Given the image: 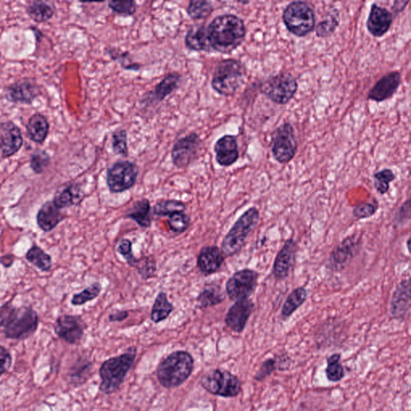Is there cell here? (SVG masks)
Returning a JSON list of instances; mask_svg holds the SVG:
<instances>
[{
  "label": "cell",
  "instance_id": "obj_10",
  "mask_svg": "<svg viewBox=\"0 0 411 411\" xmlns=\"http://www.w3.org/2000/svg\"><path fill=\"white\" fill-rule=\"evenodd\" d=\"M139 173L138 167L130 161H118L107 170L106 183L109 191L119 194L133 188Z\"/></svg>",
  "mask_w": 411,
  "mask_h": 411
},
{
  "label": "cell",
  "instance_id": "obj_13",
  "mask_svg": "<svg viewBox=\"0 0 411 411\" xmlns=\"http://www.w3.org/2000/svg\"><path fill=\"white\" fill-rule=\"evenodd\" d=\"M297 151L298 141L293 126L285 123L276 128L273 137L272 151L274 158L281 164L288 163L293 159Z\"/></svg>",
  "mask_w": 411,
  "mask_h": 411
},
{
  "label": "cell",
  "instance_id": "obj_39",
  "mask_svg": "<svg viewBox=\"0 0 411 411\" xmlns=\"http://www.w3.org/2000/svg\"><path fill=\"white\" fill-rule=\"evenodd\" d=\"M340 355L335 353L327 359L325 370L328 380L333 382L342 381L345 377V370L342 363L340 362Z\"/></svg>",
  "mask_w": 411,
  "mask_h": 411
},
{
  "label": "cell",
  "instance_id": "obj_45",
  "mask_svg": "<svg viewBox=\"0 0 411 411\" xmlns=\"http://www.w3.org/2000/svg\"><path fill=\"white\" fill-rule=\"evenodd\" d=\"M191 225V218L181 212L170 216L168 226L173 233L183 234L188 230Z\"/></svg>",
  "mask_w": 411,
  "mask_h": 411
},
{
  "label": "cell",
  "instance_id": "obj_38",
  "mask_svg": "<svg viewBox=\"0 0 411 411\" xmlns=\"http://www.w3.org/2000/svg\"><path fill=\"white\" fill-rule=\"evenodd\" d=\"M212 11H213V6L206 0H191L186 9L188 16L197 21L208 18Z\"/></svg>",
  "mask_w": 411,
  "mask_h": 411
},
{
  "label": "cell",
  "instance_id": "obj_31",
  "mask_svg": "<svg viewBox=\"0 0 411 411\" xmlns=\"http://www.w3.org/2000/svg\"><path fill=\"white\" fill-rule=\"evenodd\" d=\"M308 298V291L305 287L300 286L288 295L281 308L282 319L287 320L292 317L295 311L305 304Z\"/></svg>",
  "mask_w": 411,
  "mask_h": 411
},
{
  "label": "cell",
  "instance_id": "obj_34",
  "mask_svg": "<svg viewBox=\"0 0 411 411\" xmlns=\"http://www.w3.org/2000/svg\"><path fill=\"white\" fill-rule=\"evenodd\" d=\"M25 258L31 265H34L41 272L49 273L53 268V259L51 256L36 244L32 245L25 255Z\"/></svg>",
  "mask_w": 411,
  "mask_h": 411
},
{
  "label": "cell",
  "instance_id": "obj_47",
  "mask_svg": "<svg viewBox=\"0 0 411 411\" xmlns=\"http://www.w3.org/2000/svg\"><path fill=\"white\" fill-rule=\"evenodd\" d=\"M74 368L75 370L71 377L75 383L81 384L88 380L89 375L91 374L93 364L88 360H82L80 363L75 365Z\"/></svg>",
  "mask_w": 411,
  "mask_h": 411
},
{
  "label": "cell",
  "instance_id": "obj_3",
  "mask_svg": "<svg viewBox=\"0 0 411 411\" xmlns=\"http://www.w3.org/2000/svg\"><path fill=\"white\" fill-rule=\"evenodd\" d=\"M194 365V358L190 352L182 350L173 352L158 365V380L164 388L178 387L191 375Z\"/></svg>",
  "mask_w": 411,
  "mask_h": 411
},
{
  "label": "cell",
  "instance_id": "obj_1",
  "mask_svg": "<svg viewBox=\"0 0 411 411\" xmlns=\"http://www.w3.org/2000/svg\"><path fill=\"white\" fill-rule=\"evenodd\" d=\"M210 50L230 54L240 46L247 30L243 19L235 15L224 14L215 17L207 27Z\"/></svg>",
  "mask_w": 411,
  "mask_h": 411
},
{
  "label": "cell",
  "instance_id": "obj_11",
  "mask_svg": "<svg viewBox=\"0 0 411 411\" xmlns=\"http://www.w3.org/2000/svg\"><path fill=\"white\" fill-rule=\"evenodd\" d=\"M362 243V235L352 234L334 248L327 261V268L332 272H342L355 258Z\"/></svg>",
  "mask_w": 411,
  "mask_h": 411
},
{
  "label": "cell",
  "instance_id": "obj_12",
  "mask_svg": "<svg viewBox=\"0 0 411 411\" xmlns=\"http://www.w3.org/2000/svg\"><path fill=\"white\" fill-rule=\"evenodd\" d=\"M259 273L253 269L243 268L237 271L226 283V293L230 300L249 298L258 285Z\"/></svg>",
  "mask_w": 411,
  "mask_h": 411
},
{
  "label": "cell",
  "instance_id": "obj_17",
  "mask_svg": "<svg viewBox=\"0 0 411 411\" xmlns=\"http://www.w3.org/2000/svg\"><path fill=\"white\" fill-rule=\"evenodd\" d=\"M254 308L253 301L249 298L236 300L233 305L230 307L225 318V323L230 330L236 333H243Z\"/></svg>",
  "mask_w": 411,
  "mask_h": 411
},
{
  "label": "cell",
  "instance_id": "obj_23",
  "mask_svg": "<svg viewBox=\"0 0 411 411\" xmlns=\"http://www.w3.org/2000/svg\"><path fill=\"white\" fill-rule=\"evenodd\" d=\"M393 16L387 9L377 4H372L367 21L370 34L375 37L384 36L390 30Z\"/></svg>",
  "mask_w": 411,
  "mask_h": 411
},
{
  "label": "cell",
  "instance_id": "obj_40",
  "mask_svg": "<svg viewBox=\"0 0 411 411\" xmlns=\"http://www.w3.org/2000/svg\"><path fill=\"white\" fill-rule=\"evenodd\" d=\"M396 178L395 173L390 169H384L377 172L374 176V186L379 194H387L390 190V184Z\"/></svg>",
  "mask_w": 411,
  "mask_h": 411
},
{
  "label": "cell",
  "instance_id": "obj_48",
  "mask_svg": "<svg viewBox=\"0 0 411 411\" xmlns=\"http://www.w3.org/2000/svg\"><path fill=\"white\" fill-rule=\"evenodd\" d=\"M50 164L49 154L43 151H37L32 154L30 160L31 168L36 173H42Z\"/></svg>",
  "mask_w": 411,
  "mask_h": 411
},
{
  "label": "cell",
  "instance_id": "obj_27",
  "mask_svg": "<svg viewBox=\"0 0 411 411\" xmlns=\"http://www.w3.org/2000/svg\"><path fill=\"white\" fill-rule=\"evenodd\" d=\"M185 44L190 50L209 53L211 50L208 40L207 27L204 24L192 25L186 35Z\"/></svg>",
  "mask_w": 411,
  "mask_h": 411
},
{
  "label": "cell",
  "instance_id": "obj_24",
  "mask_svg": "<svg viewBox=\"0 0 411 411\" xmlns=\"http://www.w3.org/2000/svg\"><path fill=\"white\" fill-rule=\"evenodd\" d=\"M224 255L216 246L204 247L201 250L197 258V266L206 275L214 274L223 265Z\"/></svg>",
  "mask_w": 411,
  "mask_h": 411
},
{
  "label": "cell",
  "instance_id": "obj_25",
  "mask_svg": "<svg viewBox=\"0 0 411 411\" xmlns=\"http://www.w3.org/2000/svg\"><path fill=\"white\" fill-rule=\"evenodd\" d=\"M66 218L61 210L56 207L53 201H47L42 205L36 215L38 227L44 233H50Z\"/></svg>",
  "mask_w": 411,
  "mask_h": 411
},
{
  "label": "cell",
  "instance_id": "obj_15",
  "mask_svg": "<svg viewBox=\"0 0 411 411\" xmlns=\"http://www.w3.org/2000/svg\"><path fill=\"white\" fill-rule=\"evenodd\" d=\"M86 325L79 316L61 315L54 324V331L57 337L70 345L78 343L85 333Z\"/></svg>",
  "mask_w": 411,
  "mask_h": 411
},
{
  "label": "cell",
  "instance_id": "obj_16",
  "mask_svg": "<svg viewBox=\"0 0 411 411\" xmlns=\"http://www.w3.org/2000/svg\"><path fill=\"white\" fill-rule=\"evenodd\" d=\"M298 243L293 239L287 240L275 256L273 275L278 280H285L294 268L298 253Z\"/></svg>",
  "mask_w": 411,
  "mask_h": 411
},
{
  "label": "cell",
  "instance_id": "obj_33",
  "mask_svg": "<svg viewBox=\"0 0 411 411\" xmlns=\"http://www.w3.org/2000/svg\"><path fill=\"white\" fill-rule=\"evenodd\" d=\"M173 310L171 302L164 292H160L156 297L151 313V319L153 323L158 324L169 318Z\"/></svg>",
  "mask_w": 411,
  "mask_h": 411
},
{
  "label": "cell",
  "instance_id": "obj_37",
  "mask_svg": "<svg viewBox=\"0 0 411 411\" xmlns=\"http://www.w3.org/2000/svg\"><path fill=\"white\" fill-rule=\"evenodd\" d=\"M101 291L102 285L101 283L95 282L91 285L83 289L81 293L74 294L72 300H71V304L73 306L83 305L88 303V302L98 298Z\"/></svg>",
  "mask_w": 411,
  "mask_h": 411
},
{
  "label": "cell",
  "instance_id": "obj_44",
  "mask_svg": "<svg viewBox=\"0 0 411 411\" xmlns=\"http://www.w3.org/2000/svg\"><path fill=\"white\" fill-rule=\"evenodd\" d=\"M137 269L138 274L144 280H148L153 278L157 271L156 260L151 256H146L143 258L138 260L136 266L134 267Z\"/></svg>",
  "mask_w": 411,
  "mask_h": 411
},
{
  "label": "cell",
  "instance_id": "obj_8",
  "mask_svg": "<svg viewBox=\"0 0 411 411\" xmlns=\"http://www.w3.org/2000/svg\"><path fill=\"white\" fill-rule=\"evenodd\" d=\"M201 385L208 393L223 397H237L242 390L239 377L220 369L206 372L201 378Z\"/></svg>",
  "mask_w": 411,
  "mask_h": 411
},
{
  "label": "cell",
  "instance_id": "obj_50",
  "mask_svg": "<svg viewBox=\"0 0 411 411\" xmlns=\"http://www.w3.org/2000/svg\"><path fill=\"white\" fill-rule=\"evenodd\" d=\"M118 252L124 257L128 265L132 268L136 266L138 259L133 253V243L130 240H121L118 247Z\"/></svg>",
  "mask_w": 411,
  "mask_h": 411
},
{
  "label": "cell",
  "instance_id": "obj_52",
  "mask_svg": "<svg viewBox=\"0 0 411 411\" xmlns=\"http://www.w3.org/2000/svg\"><path fill=\"white\" fill-rule=\"evenodd\" d=\"M276 363H278V360L269 358L267 359L265 362L261 365V367L257 374L255 376V380L256 381H262L263 379L272 375V372L278 369V366H276Z\"/></svg>",
  "mask_w": 411,
  "mask_h": 411
},
{
  "label": "cell",
  "instance_id": "obj_7",
  "mask_svg": "<svg viewBox=\"0 0 411 411\" xmlns=\"http://www.w3.org/2000/svg\"><path fill=\"white\" fill-rule=\"evenodd\" d=\"M283 21L292 34L303 37L315 29V15L311 6L305 2H293L283 13Z\"/></svg>",
  "mask_w": 411,
  "mask_h": 411
},
{
  "label": "cell",
  "instance_id": "obj_30",
  "mask_svg": "<svg viewBox=\"0 0 411 411\" xmlns=\"http://www.w3.org/2000/svg\"><path fill=\"white\" fill-rule=\"evenodd\" d=\"M225 298H226V294H225L222 287L214 283V284L206 286L203 290L199 293L196 298V306L203 310V308L221 304Z\"/></svg>",
  "mask_w": 411,
  "mask_h": 411
},
{
  "label": "cell",
  "instance_id": "obj_49",
  "mask_svg": "<svg viewBox=\"0 0 411 411\" xmlns=\"http://www.w3.org/2000/svg\"><path fill=\"white\" fill-rule=\"evenodd\" d=\"M377 203H361L355 206L352 210V215L357 220H365L374 216L377 210Z\"/></svg>",
  "mask_w": 411,
  "mask_h": 411
},
{
  "label": "cell",
  "instance_id": "obj_56",
  "mask_svg": "<svg viewBox=\"0 0 411 411\" xmlns=\"http://www.w3.org/2000/svg\"><path fill=\"white\" fill-rule=\"evenodd\" d=\"M410 238H409V239H408L407 241V250H408L409 253H410Z\"/></svg>",
  "mask_w": 411,
  "mask_h": 411
},
{
  "label": "cell",
  "instance_id": "obj_14",
  "mask_svg": "<svg viewBox=\"0 0 411 411\" xmlns=\"http://www.w3.org/2000/svg\"><path fill=\"white\" fill-rule=\"evenodd\" d=\"M201 146L202 140L196 133H191L180 138L172 148L173 164L179 169L189 166L196 160Z\"/></svg>",
  "mask_w": 411,
  "mask_h": 411
},
{
  "label": "cell",
  "instance_id": "obj_57",
  "mask_svg": "<svg viewBox=\"0 0 411 411\" xmlns=\"http://www.w3.org/2000/svg\"><path fill=\"white\" fill-rule=\"evenodd\" d=\"M0 276H1V271H0Z\"/></svg>",
  "mask_w": 411,
  "mask_h": 411
},
{
  "label": "cell",
  "instance_id": "obj_9",
  "mask_svg": "<svg viewBox=\"0 0 411 411\" xmlns=\"http://www.w3.org/2000/svg\"><path fill=\"white\" fill-rule=\"evenodd\" d=\"M298 89L295 77L288 73H282L270 77L262 83L261 93L278 105H285L290 101Z\"/></svg>",
  "mask_w": 411,
  "mask_h": 411
},
{
  "label": "cell",
  "instance_id": "obj_46",
  "mask_svg": "<svg viewBox=\"0 0 411 411\" xmlns=\"http://www.w3.org/2000/svg\"><path fill=\"white\" fill-rule=\"evenodd\" d=\"M108 6L116 14L122 16H131L137 11V4L132 1V0H127V1H109Z\"/></svg>",
  "mask_w": 411,
  "mask_h": 411
},
{
  "label": "cell",
  "instance_id": "obj_29",
  "mask_svg": "<svg viewBox=\"0 0 411 411\" xmlns=\"http://www.w3.org/2000/svg\"><path fill=\"white\" fill-rule=\"evenodd\" d=\"M26 128H27L28 136L32 141L42 144L48 137L49 123L44 115L36 113L31 116Z\"/></svg>",
  "mask_w": 411,
  "mask_h": 411
},
{
  "label": "cell",
  "instance_id": "obj_36",
  "mask_svg": "<svg viewBox=\"0 0 411 411\" xmlns=\"http://www.w3.org/2000/svg\"><path fill=\"white\" fill-rule=\"evenodd\" d=\"M186 205L176 199L163 201L153 206V213L158 216H171L173 214L181 213L186 210Z\"/></svg>",
  "mask_w": 411,
  "mask_h": 411
},
{
  "label": "cell",
  "instance_id": "obj_19",
  "mask_svg": "<svg viewBox=\"0 0 411 411\" xmlns=\"http://www.w3.org/2000/svg\"><path fill=\"white\" fill-rule=\"evenodd\" d=\"M21 128L13 122H5L0 127V151L4 158H9L21 150L23 146Z\"/></svg>",
  "mask_w": 411,
  "mask_h": 411
},
{
  "label": "cell",
  "instance_id": "obj_20",
  "mask_svg": "<svg viewBox=\"0 0 411 411\" xmlns=\"http://www.w3.org/2000/svg\"><path fill=\"white\" fill-rule=\"evenodd\" d=\"M410 279L402 280L395 288L390 301L391 317L397 320L407 318L410 308Z\"/></svg>",
  "mask_w": 411,
  "mask_h": 411
},
{
  "label": "cell",
  "instance_id": "obj_43",
  "mask_svg": "<svg viewBox=\"0 0 411 411\" xmlns=\"http://www.w3.org/2000/svg\"><path fill=\"white\" fill-rule=\"evenodd\" d=\"M339 24L338 11L334 10L328 16L325 21L320 22L316 27L317 35L319 37L330 36L336 30Z\"/></svg>",
  "mask_w": 411,
  "mask_h": 411
},
{
  "label": "cell",
  "instance_id": "obj_41",
  "mask_svg": "<svg viewBox=\"0 0 411 411\" xmlns=\"http://www.w3.org/2000/svg\"><path fill=\"white\" fill-rule=\"evenodd\" d=\"M107 54L111 56L112 60L118 61L122 68L126 70H133L136 72L141 68V64L134 62L127 51H121L116 49H107Z\"/></svg>",
  "mask_w": 411,
  "mask_h": 411
},
{
  "label": "cell",
  "instance_id": "obj_2",
  "mask_svg": "<svg viewBox=\"0 0 411 411\" xmlns=\"http://www.w3.org/2000/svg\"><path fill=\"white\" fill-rule=\"evenodd\" d=\"M38 326V314L31 307H16L10 303L0 307V329L6 338L28 339L34 335Z\"/></svg>",
  "mask_w": 411,
  "mask_h": 411
},
{
  "label": "cell",
  "instance_id": "obj_4",
  "mask_svg": "<svg viewBox=\"0 0 411 411\" xmlns=\"http://www.w3.org/2000/svg\"><path fill=\"white\" fill-rule=\"evenodd\" d=\"M137 356V349L130 347L122 355L106 360L99 370L101 379L100 390L103 394L111 395L118 390L124 382Z\"/></svg>",
  "mask_w": 411,
  "mask_h": 411
},
{
  "label": "cell",
  "instance_id": "obj_53",
  "mask_svg": "<svg viewBox=\"0 0 411 411\" xmlns=\"http://www.w3.org/2000/svg\"><path fill=\"white\" fill-rule=\"evenodd\" d=\"M12 356L8 349L0 345V377L4 375L11 367Z\"/></svg>",
  "mask_w": 411,
  "mask_h": 411
},
{
  "label": "cell",
  "instance_id": "obj_55",
  "mask_svg": "<svg viewBox=\"0 0 411 411\" xmlns=\"http://www.w3.org/2000/svg\"><path fill=\"white\" fill-rule=\"evenodd\" d=\"M15 256L11 254L5 255L0 257V265H2L4 268H11L14 263Z\"/></svg>",
  "mask_w": 411,
  "mask_h": 411
},
{
  "label": "cell",
  "instance_id": "obj_18",
  "mask_svg": "<svg viewBox=\"0 0 411 411\" xmlns=\"http://www.w3.org/2000/svg\"><path fill=\"white\" fill-rule=\"evenodd\" d=\"M5 93L9 101L29 105L40 94V88L32 79H22L6 88Z\"/></svg>",
  "mask_w": 411,
  "mask_h": 411
},
{
  "label": "cell",
  "instance_id": "obj_32",
  "mask_svg": "<svg viewBox=\"0 0 411 411\" xmlns=\"http://www.w3.org/2000/svg\"><path fill=\"white\" fill-rule=\"evenodd\" d=\"M182 76L176 72L166 75L164 78L158 83L151 93V98L156 101H163L178 88Z\"/></svg>",
  "mask_w": 411,
  "mask_h": 411
},
{
  "label": "cell",
  "instance_id": "obj_6",
  "mask_svg": "<svg viewBox=\"0 0 411 411\" xmlns=\"http://www.w3.org/2000/svg\"><path fill=\"white\" fill-rule=\"evenodd\" d=\"M246 73V68L240 61L223 60L215 67L211 87L220 95L233 96L243 85Z\"/></svg>",
  "mask_w": 411,
  "mask_h": 411
},
{
  "label": "cell",
  "instance_id": "obj_28",
  "mask_svg": "<svg viewBox=\"0 0 411 411\" xmlns=\"http://www.w3.org/2000/svg\"><path fill=\"white\" fill-rule=\"evenodd\" d=\"M126 217L136 222L141 228H151L152 211L150 201L143 198L135 202L132 208L127 211Z\"/></svg>",
  "mask_w": 411,
  "mask_h": 411
},
{
  "label": "cell",
  "instance_id": "obj_42",
  "mask_svg": "<svg viewBox=\"0 0 411 411\" xmlns=\"http://www.w3.org/2000/svg\"><path fill=\"white\" fill-rule=\"evenodd\" d=\"M112 146L113 153L117 154V156H128V136L125 128H120V130L113 132L112 135Z\"/></svg>",
  "mask_w": 411,
  "mask_h": 411
},
{
  "label": "cell",
  "instance_id": "obj_54",
  "mask_svg": "<svg viewBox=\"0 0 411 411\" xmlns=\"http://www.w3.org/2000/svg\"><path fill=\"white\" fill-rule=\"evenodd\" d=\"M128 316L127 311H118L109 315L108 319L111 323H120V321L126 320Z\"/></svg>",
  "mask_w": 411,
  "mask_h": 411
},
{
  "label": "cell",
  "instance_id": "obj_22",
  "mask_svg": "<svg viewBox=\"0 0 411 411\" xmlns=\"http://www.w3.org/2000/svg\"><path fill=\"white\" fill-rule=\"evenodd\" d=\"M401 81L402 76L398 72H392L384 76L372 88L368 94V99L382 102L392 98L400 87Z\"/></svg>",
  "mask_w": 411,
  "mask_h": 411
},
{
  "label": "cell",
  "instance_id": "obj_5",
  "mask_svg": "<svg viewBox=\"0 0 411 411\" xmlns=\"http://www.w3.org/2000/svg\"><path fill=\"white\" fill-rule=\"evenodd\" d=\"M260 220V210L250 208L238 218L222 242V253L230 257L240 252L248 237L258 226Z\"/></svg>",
  "mask_w": 411,
  "mask_h": 411
},
{
  "label": "cell",
  "instance_id": "obj_51",
  "mask_svg": "<svg viewBox=\"0 0 411 411\" xmlns=\"http://www.w3.org/2000/svg\"><path fill=\"white\" fill-rule=\"evenodd\" d=\"M411 215V202L410 199L405 201L400 209L396 212L394 218V224L395 227L400 228L405 224L409 223Z\"/></svg>",
  "mask_w": 411,
  "mask_h": 411
},
{
  "label": "cell",
  "instance_id": "obj_35",
  "mask_svg": "<svg viewBox=\"0 0 411 411\" xmlns=\"http://www.w3.org/2000/svg\"><path fill=\"white\" fill-rule=\"evenodd\" d=\"M29 16L36 23L46 22L54 16L55 6L47 2H31L27 8Z\"/></svg>",
  "mask_w": 411,
  "mask_h": 411
},
{
  "label": "cell",
  "instance_id": "obj_26",
  "mask_svg": "<svg viewBox=\"0 0 411 411\" xmlns=\"http://www.w3.org/2000/svg\"><path fill=\"white\" fill-rule=\"evenodd\" d=\"M83 197L85 193L78 183H69L64 186L63 189L58 191L51 201L56 208L62 210L80 204Z\"/></svg>",
  "mask_w": 411,
  "mask_h": 411
},
{
  "label": "cell",
  "instance_id": "obj_21",
  "mask_svg": "<svg viewBox=\"0 0 411 411\" xmlns=\"http://www.w3.org/2000/svg\"><path fill=\"white\" fill-rule=\"evenodd\" d=\"M214 151L217 163L224 167L233 166L240 156L237 138L233 135H225L218 139Z\"/></svg>",
  "mask_w": 411,
  "mask_h": 411
}]
</instances>
